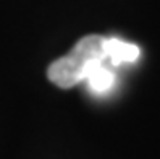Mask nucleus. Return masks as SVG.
Segmentation results:
<instances>
[{"mask_svg":"<svg viewBox=\"0 0 160 159\" xmlns=\"http://www.w3.org/2000/svg\"><path fill=\"white\" fill-rule=\"evenodd\" d=\"M103 41L105 37L99 34L81 37L67 55L50 63L47 70L49 80L63 89L73 88L81 81H86L94 68L107 62Z\"/></svg>","mask_w":160,"mask_h":159,"instance_id":"1","label":"nucleus"},{"mask_svg":"<svg viewBox=\"0 0 160 159\" xmlns=\"http://www.w3.org/2000/svg\"><path fill=\"white\" fill-rule=\"evenodd\" d=\"M103 49H105L107 60L112 65L133 63L139 59V54H141V50L136 44L117 39V37H105Z\"/></svg>","mask_w":160,"mask_h":159,"instance_id":"2","label":"nucleus"},{"mask_svg":"<svg viewBox=\"0 0 160 159\" xmlns=\"http://www.w3.org/2000/svg\"><path fill=\"white\" fill-rule=\"evenodd\" d=\"M89 88L97 93V94H103V93L110 91L112 88H113L115 85V73L112 72L105 63L99 65V67H96L91 73L89 77L86 78Z\"/></svg>","mask_w":160,"mask_h":159,"instance_id":"3","label":"nucleus"}]
</instances>
